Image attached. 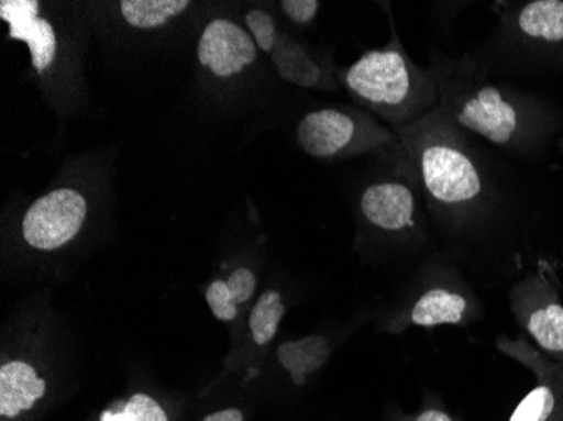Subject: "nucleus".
Listing matches in <instances>:
<instances>
[{
	"instance_id": "obj_1",
	"label": "nucleus",
	"mask_w": 563,
	"mask_h": 421,
	"mask_svg": "<svg viewBox=\"0 0 563 421\" xmlns=\"http://www.w3.org/2000/svg\"><path fill=\"white\" fill-rule=\"evenodd\" d=\"M395 134L412 163L427 214L442 234L466 240L495 213L496 188L473 137L432 112Z\"/></svg>"
},
{
	"instance_id": "obj_2",
	"label": "nucleus",
	"mask_w": 563,
	"mask_h": 421,
	"mask_svg": "<svg viewBox=\"0 0 563 421\" xmlns=\"http://www.w3.org/2000/svg\"><path fill=\"white\" fill-rule=\"evenodd\" d=\"M429 69L442 115L467 134L511 154H540L562 129V119L549 101L514 85L493 81L483 62L438 55Z\"/></svg>"
},
{
	"instance_id": "obj_3",
	"label": "nucleus",
	"mask_w": 563,
	"mask_h": 421,
	"mask_svg": "<svg viewBox=\"0 0 563 421\" xmlns=\"http://www.w3.org/2000/svg\"><path fill=\"white\" fill-rule=\"evenodd\" d=\"M11 329L0 363V421H46L73 395L51 313H25Z\"/></svg>"
},
{
	"instance_id": "obj_4",
	"label": "nucleus",
	"mask_w": 563,
	"mask_h": 421,
	"mask_svg": "<svg viewBox=\"0 0 563 421\" xmlns=\"http://www.w3.org/2000/svg\"><path fill=\"white\" fill-rule=\"evenodd\" d=\"M341 84L357 104L390 129L422 119L439 103L429 66L422 68L408 56L395 27L382 49L368 51L343 69Z\"/></svg>"
},
{
	"instance_id": "obj_5",
	"label": "nucleus",
	"mask_w": 563,
	"mask_h": 421,
	"mask_svg": "<svg viewBox=\"0 0 563 421\" xmlns=\"http://www.w3.org/2000/svg\"><path fill=\"white\" fill-rule=\"evenodd\" d=\"M486 315L474 288L457 263L444 253L423 259L400 299L379 318L378 329L391 335L410 329H466Z\"/></svg>"
},
{
	"instance_id": "obj_6",
	"label": "nucleus",
	"mask_w": 563,
	"mask_h": 421,
	"mask_svg": "<svg viewBox=\"0 0 563 421\" xmlns=\"http://www.w3.org/2000/svg\"><path fill=\"white\" fill-rule=\"evenodd\" d=\"M360 214L373 239L401 253H420L429 245L426 202L413 176L407 152L397 174L366 186L360 196Z\"/></svg>"
},
{
	"instance_id": "obj_7",
	"label": "nucleus",
	"mask_w": 563,
	"mask_h": 421,
	"mask_svg": "<svg viewBox=\"0 0 563 421\" xmlns=\"http://www.w3.org/2000/svg\"><path fill=\"white\" fill-rule=\"evenodd\" d=\"M496 55L531 71L563 68V0L499 2Z\"/></svg>"
},
{
	"instance_id": "obj_8",
	"label": "nucleus",
	"mask_w": 563,
	"mask_h": 421,
	"mask_svg": "<svg viewBox=\"0 0 563 421\" xmlns=\"http://www.w3.org/2000/svg\"><path fill=\"white\" fill-rule=\"evenodd\" d=\"M296 141L303 154L321 160L378 151L394 155L404 152L395 130L382 125L372 113L336 107L307 112L297 123Z\"/></svg>"
},
{
	"instance_id": "obj_9",
	"label": "nucleus",
	"mask_w": 563,
	"mask_h": 421,
	"mask_svg": "<svg viewBox=\"0 0 563 421\" xmlns=\"http://www.w3.org/2000/svg\"><path fill=\"white\" fill-rule=\"evenodd\" d=\"M508 306L528 341L550 359L563 364V300L549 263L509 288Z\"/></svg>"
},
{
	"instance_id": "obj_10",
	"label": "nucleus",
	"mask_w": 563,
	"mask_h": 421,
	"mask_svg": "<svg viewBox=\"0 0 563 421\" xmlns=\"http://www.w3.org/2000/svg\"><path fill=\"white\" fill-rule=\"evenodd\" d=\"M357 324L360 321L346 328L311 332L302 337L277 342L267 361L272 366L265 367L261 378L274 376L271 383L275 389H280V397H294L307 391Z\"/></svg>"
},
{
	"instance_id": "obj_11",
	"label": "nucleus",
	"mask_w": 563,
	"mask_h": 421,
	"mask_svg": "<svg viewBox=\"0 0 563 421\" xmlns=\"http://www.w3.org/2000/svg\"><path fill=\"white\" fill-rule=\"evenodd\" d=\"M290 299L282 285H267L246 313L240 346L228 359L243 386L252 388L261 379L265 364L277 344L282 322L289 312Z\"/></svg>"
},
{
	"instance_id": "obj_12",
	"label": "nucleus",
	"mask_w": 563,
	"mask_h": 421,
	"mask_svg": "<svg viewBox=\"0 0 563 421\" xmlns=\"http://www.w3.org/2000/svg\"><path fill=\"white\" fill-rule=\"evenodd\" d=\"M88 217V202L75 189H56L37 199L21 223L25 248L37 255H53L78 240Z\"/></svg>"
},
{
	"instance_id": "obj_13",
	"label": "nucleus",
	"mask_w": 563,
	"mask_h": 421,
	"mask_svg": "<svg viewBox=\"0 0 563 421\" xmlns=\"http://www.w3.org/2000/svg\"><path fill=\"white\" fill-rule=\"evenodd\" d=\"M495 346L509 359L527 367L537 379L508 421H563V364L540 353L523 335L515 339L499 335Z\"/></svg>"
},
{
	"instance_id": "obj_14",
	"label": "nucleus",
	"mask_w": 563,
	"mask_h": 421,
	"mask_svg": "<svg viewBox=\"0 0 563 421\" xmlns=\"http://www.w3.org/2000/svg\"><path fill=\"white\" fill-rule=\"evenodd\" d=\"M191 401L179 391L152 383H131L120 397L85 421H186Z\"/></svg>"
},
{
	"instance_id": "obj_15",
	"label": "nucleus",
	"mask_w": 563,
	"mask_h": 421,
	"mask_svg": "<svg viewBox=\"0 0 563 421\" xmlns=\"http://www.w3.org/2000/svg\"><path fill=\"white\" fill-rule=\"evenodd\" d=\"M261 268L258 258H239L227 265V272L214 277L205 288V300L214 319L242 335L246 313L258 297Z\"/></svg>"
},
{
	"instance_id": "obj_16",
	"label": "nucleus",
	"mask_w": 563,
	"mask_h": 421,
	"mask_svg": "<svg viewBox=\"0 0 563 421\" xmlns=\"http://www.w3.org/2000/svg\"><path fill=\"white\" fill-rule=\"evenodd\" d=\"M258 47L232 19L208 22L198 43V59L218 78H232L257 62Z\"/></svg>"
},
{
	"instance_id": "obj_17",
	"label": "nucleus",
	"mask_w": 563,
	"mask_h": 421,
	"mask_svg": "<svg viewBox=\"0 0 563 421\" xmlns=\"http://www.w3.org/2000/svg\"><path fill=\"white\" fill-rule=\"evenodd\" d=\"M36 0H2L0 19L8 24L9 37L30 47L31 65L44 73L55 62L58 41L53 25L41 18Z\"/></svg>"
},
{
	"instance_id": "obj_18",
	"label": "nucleus",
	"mask_w": 563,
	"mask_h": 421,
	"mask_svg": "<svg viewBox=\"0 0 563 421\" xmlns=\"http://www.w3.org/2000/svg\"><path fill=\"white\" fill-rule=\"evenodd\" d=\"M271 59L282 80L294 87L321 88V90L336 88L321 62L316 59L307 46L290 33L282 31L277 46L272 51Z\"/></svg>"
},
{
	"instance_id": "obj_19",
	"label": "nucleus",
	"mask_w": 563,
	"mask_h": 421,
	"mask_svg": "<svg viewBox=\"0 0 563 421\" xmlns=\"http://www.w3.org/2000/svg\"><path fill=\"white\" fill-rule=\"evenodd\" d=\"M120 12L135 30H156L189 8L188 0H122Z\"/></svg>"
},
{
	"instance_id": "obj_20",
	"label": "nucleus",
	"mask_w": 563,
	"mask_h": 421,
	"mask_svg": "<svg viewBox=\"0 0 563 421\" xmlns=\"http://www.w3.org/2000/svg\"><path fill=\"white\" fill-rule=\"evenodd\" d=\"M208 403L205 407H191L186 421H250L255 413L253 397L246 398H213L205 395Z\"/></svg>"
},
{
	"instance_id": "obj_21",
	"label": "nucleus",
	"mask_w": 563,
	"mask_h": 421,
	"mask_svg": "<svg viewBox=\"0 0 563 421\" xmlns=\"http://www.w3.org/2000/svg\"><path fill=\"white\" fill-rule=\"evenodd\" d=\"M382 421H464L459 414L452 413L445 407L442 400L435 392L427 391L423 395L422 403L417 410L405 411L398 405L390 403L383 410Z\"/></svg>"
},
{
	"instance_id": "obj_22",
	"label": "nucleus",
	"mask_w": 563,
	"mask_h": 421,
	"mask_svg": "<svg viewBox=\"0 0 563 421\" xmlns=\"http://www.w3.org/2000/svg\"><path fill=\"white\" fill-rule=\"evenodd\" d=\"M246 31L257 44L258 51L265 55H272L277 46L282 30L278 27L277 19L264 9H252L245 15Z\"/></svg>"
},
{
	"instance_id": "obj_23",
	"label": "nucleus",
	"mask_w": 563,
	"mask_h": 421,
	"mask_svg": "<svg viewBox=\"0 0 563 421\" xmlns=\"http://www.w3.org/2000/svg\"><path fill=\"white\" fill-rule=\"evenodd\" d=\"M280 12L290 24L307 27L312 24L321 11V4L316 0H282Z\"/></svg>"
},
{
	"instance_id": "obj_24",
	"label": "nucleus",
	"mask_w": 563,
	"mask_h": 421,
	"mask_svg": "<svg viewBox=\"0 0 563 421\" xmlns=\"http://www.w3.org/2000/svg\"><path fill=\"white\" fill-rule=\"evenodd\" d=\"M556 145H559V151L563 152V137L559 139V142H556Z\"/></svg>"
}]
</instances>
